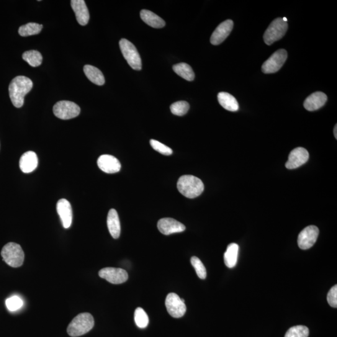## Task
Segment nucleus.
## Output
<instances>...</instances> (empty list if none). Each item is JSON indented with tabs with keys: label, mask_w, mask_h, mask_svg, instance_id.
Returning <instances> with one entry per match:
<instances>
[{
	"label": "nucleus",
	"mask_w": 337,
	"mask_h": 337,
	"mask_svg": "<svg viewBox=\"0 0 337 337\" xmlns=\"http://www.w3.org/2000/svg\"><path fill=\"white\" fill-rule=\"evenodd\" d=\"M233 26L234 23L231 20H226L220 23L211 36L210 43L213 45H218L222 43L232 32Z\"/></svg>",
	"instance_id": "4468645a"
},
{
	"label": "nucleus",
	"mask_w": 337,
	"mask_h": 337,
	"mask_svg": "<svg viewBox=\"0 0 337 337\" xmlns=\"http://www.w3.org/2000/svg\"><path fill=\"white\" fill-rule=\"evenodd\" d=\"M328 304L333 308L337 307V285H335L330 290L327 295Z\"/></svg>",
	"instance_id": "72a5a7b5"
},
{
	"label": "nucleus",
	"mask_w": 337,
	"mask_h": 337,
	"mask_svg": "<svg viewBox=\"0 0 337 337\" xmlns=\"http://www.w3.org/2000/svg\"><path fill=\"white\" fill-rule=\"evenodd\" d=\"M287 58V52L284 49L275 51L268 60L265 61L262 70L266 74L276 73L282 68Z\"/></svg>",
	"instance_id": "6e6552de"
},
{
	"label": "nucleus",
	"mask_w": 337,
	"mask_h": 337,
	"mask_svg": "<svg viewBox=\"0 0 337 337\" xmlns=\"http://www.w3.org/2000/svg\"><path fill=\"white\" fill-rule=\"evenodd\" d=\"M239 246L238 244L232 243L228 246L223 256L224 263L228 268L233 269L238 262Z\"/></svg>",
	"instance_id": "5701e85b"
},
{
	"label": "nucleus",
	"mask_w": 337,
	"mask_h": 337,
	"mask_svg": "<svg viewBox=\"0 0 337 337\" xmlns=\"http://www.w3.org/2000/svg\"><path fill=\"white\" fill-rule=\"evenodd\" d=\"M334 136H335V137L336 138V140L337 139V125H335V128H334Z\"/></svg>",
	"instance_id": "f704fd0d"
},
{
	"label": "nucleus",
	"mask_w": 337,
	"mask_h": 337,
	"mask_svg": "<svg viewBox=\"0 0 337 337\" xmlns=\"http://www.w3.org/2000/svg\"><path fill=\"white\" fill-rule=\"evenodd\" d=\"M99 277L113 284H121L128 279V272L125 270L114 267H105L99 272Z\"/></svg>",
	"instance_id": "9b49d317"
},
{
	"label": "nucleus",
	"mask_w": 337,
	"mask_h": 337,
	"mask_svg": "<svg viewBox=\"0 0 337 337\" xmlns=\"http://www.w3.org/2000/svg\"><path fill=\"white\" fill-rule=\"evenodd\" d=\"M319 230L315 226H309L303 229L298 237V246L302 250L312 248L317 240Z\"/></svg>",
	"instance_id": "9d476101"
},
{
	"label": "nucleus",
	"mask_w": 337,
	"mask_h": 337,
	"mask_svg": "<svg viewBox=\"0 0 337 337\" xmlns=\"http://www.w3.org/2000/svg\"><path fill=\"white\" fill-rule=\"evenodd\" d=\"M192 266L194 267L197 276L201 279H205L207 276V272L205 267L200 260L197 257H192L190 259Z\"/></svg>",
	"instance_id": "7c9ffc66"
},
{
	"label": "nucleus",
	"mask_w": 337,
	"mask_h": 337,
	"mask_svg": "<svg viewBox=\"0 0 337 337\" xmlns=\"http://www.w3.org/2000/svg\"><path fill=\"white\" fill-rule=\"evenodd\" d=\"M135 321L136 325L140 328L147 327L149 323V317L147 313L142 308H136L135 312Z\"/></svg>",
	"instance_id": "cd10ccee"
},
{
	"label": "nucleus",
	"mask_w": 337,
	"mask_h": 337,
	"mask_svg": "<svg viewBox=\"0 0 337 337\" xmlns=\"http://www.w3.org/2000/svg\"><path fill=\"white\" fill-rule=\"evenodd\" d=\"M158 228L164 235L183 232L186 227L182 223L172 218H163L158 222Z\"/></svg>",
	"instance_id": "ddd939ff"
},
{
	"label": "nucleus",
	"mask_w": 337,
	"mask_h": 337,
	"mask_svg": "<svg viewBox=\"0 0 337 337\" xmlns=\"http://www.w3.org/2000/svg\"><path fill=\"white\" fill-rule=\"evenodd\" d=\"M42 29V25L36 23H29L27 25L22 26L19 28V33L22 37H29V36L39 34Z\"/></svg>",
	"instance_id": "a878e982"
},
{
	"label": "nucleus",
	"mask_w": 337,
	"mask_h": 337,
	"mask_svg": "<svg viewBox=\"0 0 337 337\" xmlns=\"http://www.w3.org/2000/svg\"><path fill=\"white\" fill-rule=\"evenodd\" d=\"M84 72L87 78L92 83L102 86L105 83V79L102 72L98 68L91 65L84 67Z\"/></svg>",
	"instance_id": "b1692460"
},
{
	"label": "nucleus",
	"mask_w": 337,
	"mask_h": 337,
	"mask_svg": "<svg viewBox=\"0 0 337 337\" xmlns=\"http://www.w3.org/2000/svg\"><path fill=\"white\" fill-rule=\"evenodd\" d=\"M282 19H283V20H284V22H287V18H285V17H284V18H282Z\"/></svg>",
	"instance_id": "c9c22d12"
},
{
	"label": "nucleus",
	"mask_w": 337,
	"mask_h": 337,
	"mask_svg": "<svg viewBox=\"0 0 337 337\" xmlns=\"http://www.w3.org/2000/svg\"><path fill=\"white\" fill-rule=\"evenodd\" d=\"M80 111L79 105L71 101H59L53 107L54 114L56 117L63 120L73 119L78 117Z\"/></svg>",
	"instance_id": "0eeeda50"
},
{
	"label": "nucleus",
	"mask_w": 337,
	"mask_h": 337,
	"mask_svg": "<svg viewBox=\"0 0 337 337\" xmlns=\"http://www.w3.org/2000/svg\"><path fill=\"white\" fill-rule=\"evenodd\" d=\"M56 209L64 228H70L73 220V211L70 203L68 200L61 199L57 202Z\"/></svg>",
	"instance_id": "dca6fc26"
},
{
	"label": "nucleus",
	"mask_w": 337,
	"mask_h": 337,
	"mask_svg": "<svg viewBox=\"0 0 337 337\" xmlns=\"http://www.w3.org/2000/svg\"><path fill=\"white\" fill-rule=\"evenodd\" d=\"M218 101L219 104L226 110L235 112L239 110V104L233 95L226 92H220L218 94Z\"/></svg>",
	"instance_id": "4be33fe9"
},
{
	"label": "nucleus",
	"mask_w": 337,
	"mask_h": 337,
	"mask_svg": "<svg viewBox=\"0 0 337 337\" xmlns=\"http://www.w3.org/2000/svg\"><path fill=\"white\" fill-rule=\"evenodd\" d=\"M327 101V96L322 92H313L305 100L303 105L306 109L313 111L323 107Z\"/></svg>",
	"instance_id": "a211bd4d"
},
{
	"label": "nucleus",
	"mask_w": 337,
	"mask_h": 337,
	"mask_svg": "<svg viewBox=\"0 0 337 337\" xmlns=\"http://www.w3.org/2000/svg\"><path fill=\"white\" fill-rule=\"evenodd\" d=\"M33 86L32 81L27 77L19 76L13 79L9 86V94L15 107L23 106L25 96L32 90Z\"/></svg>",
	"instance_id": "f257e3e1"
},
{
	"label": "nucleus",
	"mask_w": 337,
	"mask_h": 337,
	"mask_svg": "<svg viewBox=\"0 0 337 337\" xmlns=\"http://www.w3.org/2000/svg\"><path fill=\"white\" fill-rule=\"evenodd\" d=\"M288 29L287 22L283 20L282 18H277L274 20L267 28L264 35V40L267 45L281 39L285 35Z\"/></svg>",
	"instance_id": "423d86ee"
},
{
	"label": "nucleus",
	"mask_w": 337,
	"mask_h": 337,
	"mask_svg": "<svg viewBox=\"0 0 337 337\" xmlns=\"http://www.w3.org/2000/svg\"><path fill=\"white\" fill-rule=\"evenodd\" d=\"M309 335V330L307 326L297 325L292 326L285 333V337H308Z\"/></svg>",
	"instance_id": "c85d7f7f"
},
{
	"label": "nucleus",
	"mask_w": 337,
	"mask_h": 337,
	"mask_svg": "<svg viewBox=\"0 0 337 337\" xmlns=\"http://www.w3.org/2000/svg\"><path fill=\"white\" fill-rule=\"evenodd\" d=\"M120 46L129 65L135 70H141L142 68V61L135 46L127 39H122L120 42Z\"/></svg>",
	"instance_id": "39448f33"
},
{
	"label": "nucleus",
	"mask_w": 337,
	"mask_h": 337,
	"mask_svg": "<svg viewBox=\"0 0 337 337\" xmlns=\"http://www.w3.org/2000/svg\"><path fill=\"white\" fill-rule=\"evenodd\" d=\"M166 307L170 315L174 318H181L186 312V306L179 296L170 293L166 298Z\"/></svg>",
	"instance_id": "1a4fd4ad"
},
{
	"label": "nucleus",
	"mask_w": 337,
	"mask_h": 337,
	"mask_svg": "<svg viewBox=\"0 0 337 337\" xmlns=\"http://www.w3.org/2000/svg\"><path fill=\"white\" fill-rule=\"evenodd\" d=\"M308 159H309V154L307 149L300 147L297 148L290 153L285 166L288 169L298 168L307 163Z\"/></svg>",
	"instance_id": "f8f14e48"
},
{
	"label": "nucleus",
	"mask_w": 337,
	"mask_h": 337,
	"mask_svg": "<svg viewBox=\"0 0 337 337\" xmlns=\"http://www.w3.org/2000/svg\"><path fill=\"white\" fill-rule=\"evenodd\" d=\"M151 146L154 150L159 152V153L164 154L165 156L171 155L172 154V150L168 146L164 145V144L159 142V141L151 140L150 141Z\"/></svg>",
	"instance_id": "473e14b6"
},
{
	"label": "nucleus",
	"mask_w": 337,
	"mask_h": 337,
	"mask_svg": "<svg viewBox=\"0 0 337 337\" xmlns=\"http://www.w3.org/2000/svg\"><path fill=\"white\" fill-rule=\"evenodd\" d=\"M22 58L23 60L30 64L32 67H38L42 63L43 57L42 54L39 51L36 50H31L26 51L23 54Z\"/></svg>",
	"instance_id": "bb28decb"
},
{
	"label": "nucleus",
	"mask_w": 337,
	"mask_h": 337,
	"mask_svg": "<svg viewBox=\"0 0 337 337\" xmlns=\"http://www.w3.org/2000/svg\"><path fill=\"white\" fill-rule=\"evenodd\" d=\"M177 187L181 194L189 199L199 196L204 190L201 180L191 175H184L180 177Z\"/></svg>",
	"instance_id": "f03ea898"
},
{
	"label": "nucleus",
	"mask_w": 337,
	"mask_h": 337,
	"mask_svg": "<svg viewBox=\"0 0 337 337\" xmlns=\"http://www.w3.org/2000/svg\"><path fill=\"white\" fill-rule=\"evenodd\" d=\"M143 21L154 28H162L165 27L166 23L161 17L149 10H143L140 13Z\"/></svg>",
	"instance_id": "412c9836"
},
{
	"label": "nucleus",
	"mask_w": 337,
	"mask_h": 337,
	"mask_svg": "<svg viewBox=\"0 0 337 337\" xmlns=\"http://www.w3.org/2000/svg\"><path fill=\"white\" fill-rule=\"evenodd\" d=\"M97 163L99 168L107 174L117 173L122 168L120 161L115 157L108 154L100 156Z\"/></svg>",
	"instance_id": "2eb2a0df"
},
{
	"label": "nucleus",
	"mask_w": 337,
	"mask_h": 337,
	"mask_svg": "<svg viewBox=\"0 0 337 337\" xmlns=\"http://www.w3.org/2000/svg\"><path fill=\"white\" fill-rule=\"evenodd\" d=\"M71 5L79 24L86 25L89 22V14L86 3L84 0H72Z\"/></svg>",
	"instance_id": "f3484780"
},
{
	"label": "nucleus",
	"mask_w": 337,
	"mask_h": 337,
	"mask_svg": "<svg viewBox=\"0 0 337 337\" xmlns=\"http://www.w3.org/2000/svg\"><path fill=\"white\" fill-rule=\"evenodd\" d=\"M38 159L35 152L28 151L23 154L20 160V168L24 173H30L37 169Z\"/></svg>",
	"instance_id": "6ab92c4d"
},
{
	"label": "nucleus",
	"mask_w": 337,
	"mask_h": 337,
	"mask_svg": "<svg viewBox=\"0 0 337 337\" xmlns=\"http://www.w3.org/2000/svg\"><path fill=\"white\" fill-rule=\"evenodd\" d=\"M189 107L188 102L181 101L174 102L171 105L170 109L172 114L182 117L188 112Z\"/></svg>",
	"instance_id": "c756f323"
},
{
	"label": "nucleus",
	"mask_w": 337,
	"mask_h": 337,
	"mask_svg": "<svg viewBox=\"0 0 337 337\" xmlns=\"http://www.w3.org/2000/svg\"><path fill=\"white\" fill-rule=\"evenodd\" d=\"M172 68H173L175 73L178 74L181 78L189 81L194 80L195 74L191 67L189 64L185 63H179L175 64Z\"/></svg>",
	"instance_id": "393cba45"
},
{
	"label": "nucleus",
	"mask_w": 337,
	"mask_h": 337,
	"mask_svg": "<svg viewBox=\"0 0 337 337\" xmlns=\"http://www.w3.org/2000/svg\"><path fill=\"white\" fill-rule=\"evenodd\" d=\"M4 261L12 267L22 266L24 262L25 254L19 244L10 243L3 248L1 253Z\"/></svg>",
	"instance_id": "20e7f679"
},
{
	"label": "nucleus",
	"mask_w": 337,
	"mask_h": 337,
	"mask_svg": "<svg viewBox=\"0 0 337 337\" xmlns=\"http://www.w3.org/2000/svg\"><path fill=\"white\" fill-rule=\"evenodd\" d=\"M107 225L110 235L117 239L120 238L121 234V224L119 216L117 211L111 209L108 212Z\"/></svg>",
	"instance_id": "aec40b11"
},
{
	"label": "nucleus",
	"mask_w": 337,
	"mask_h": 337,
	"mask_svg": "<svg viewBox=\"0 0 337 337\" xmlns=\"http://www.w3.org/2000/svg\"><path fill=\"white\" fill-rule=\"evenodd\" d=\"M6 305L8 309L11 312H15L23 307V302L19 296L15 295L8 298L6 300Z\"/></svg>",
	"instance_id": "2f4dec72"
},
{
	"label": "nucleus",
	"mask_w": 337,
	"mask_h": 337,
	"mask_svg": "<svg viewBox=\"0 0 337 337\" xmlns=\"http://www.w3.org/2000/svg\"><path fill=\"white\" fill-rule=\"evenodd\" d=\"M94 325L93 316L89 313H82L74 318L69 324L67 332L73 337L83 335L91 330Z\"/></svg>",
	"instance_id": "7ed1b4c3"
}]
</instances>
